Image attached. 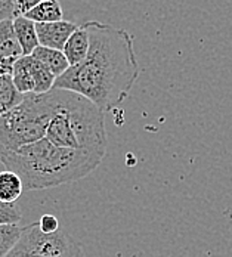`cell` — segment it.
Here are the masks:
<instances>
[{"label":"cell","mask_w":232,"mask_h":257,"mask_svg":"<svg viewBox=\"0 0 232 257\" xmlns=\"http://www.w3.org/2000/svg\"><path fill=\"white\" fill-rule=\"evenodd\" d=\"M90 39L86 59L56 78L53 89L84 96L101 111H111L128 96L139 77L133 37L123 28L84 23Z\"/></svg>","instance_id":"6da1fadb"},{"label":"cell","mask_w":232,"mask_h":257,"mask_svg":"<svg viewBox=\"0 0 232 257\" xmlns=\"http://www.w3.org/2000/svg\"><path fill=\"white\" fill-rule=\"evenodd\" d=\"M103 155L58 147L46 138L0 154V164L17 173L24 192L40 191L86 178L101 164Z\"/></svg>","instance_id":"7a4b0ae2"},{"label":"cell","mask_w":232,"mask_h":257,"mask_svg":"<svg viewBox=\"0 0 232 257\" xmlns=\"http://www.w3.org/2000/svg\"><path fill=\"white\" fill-rule=\"evenodd\" d=\"M53 114L45 138L58 147L105 155L106 128L103 111L84 96L52 89Z\"/></svg>","instance_id":"3957f363"},{"label":"cell","mask_w":232,"mask_h":257,"mask_svg":"<svg viewBox=\"0 0 232 257\" xmlns=\"http://www.w3.org/2000/svg\"><path fill=\"white\" fill-rule=\"evenodd\" d=\"M53 114V93L24 95V101L0 115V154L17 151L45 138Z\"/></svg>","instance_id":"277c9868"},{"label":"cell","mask_w":232,"mask_h":257,"mask_svg":"<svg viewBox=\"0 0 232 257\" xmlns=\"http://www.w3.org/2000/svg\"><path fill=\"white\" fill-rule=\"evenodd\" d=\"M6 257H84L77 241L62 231L46 235L39 229V223L24 226V232Z\"/></svg>","instance_id":"5b68a950"},{"label":"cell","mask_w":232,"mask_h":257,"mask_svg":"<svg viewBox=\"0 0 232 257\" xmlns=\"http://www.w3.org/2000/svg\"><path fill=\"white\" fill-rule=\"evenodd\" d=\"M74 23L70 21H56V23H40L36 24V31H37V37H39V43L40 46L45 48H51V49H58L62 51L67 40L70 39V36L76 31Z\"/></svg>","instance_id":"8992f818"},{"label":"cell","mask_w":232,"mask_h":257,"mask_svg":"<svg viewBox=\"0 0 232 257\" xmlns=\"http://www.w3.org/2000/svg\"><path fill=\"white\" fill-rule=\"evenodd\" d=\"M89 48H90L89 33H87L86 26L83 24V26H78L76 31L70 36V39L67 40L62 52L67 56L70 65L76 67L86 59Z\"/></svg>","instance_id":"52a82bcc"},{"label":"cell","mask_w":232,"mask_h":257,"mask_svg":"<svg viewBox=\"0 0 232 257\" xmlns=\"http://www.w3.org/2000/svg\"><path fill=\"white\" fill-rule=\"evenodd\" d=\"M21 56H24V53L15 33L14 20L0 21V58L17 61Z\"/></svg>","instance_id":"ba28073f"},{"label":"cell","mask_w":232,"mask_h":257,"mask_svg":"<svg viewBox=\"0 0 232 257\" xmlns=\"http://www.w3.org/2000/svg\"><path fill=\"white\" fill-rule=\"evenodd\" d=\"M14 27H15V33H17V37L21 45L24 56L33 55L36 48L40 46L37 31H36V23L28 20L24 15H21L14 20Z\"/></svg>","instance_id":"9c48e42d"},{"label":"cell","mask_w":232,"mask_h":257,"mask_svg":"<svg viewBox=\"0 0 232 257\" xmlns=\"http://www.w3.org/2000/svg\"><path fill=\"white\" fill-rule=\"evenodd\" d=\"M33 58L42 61L52 73L53 76L58 78L61 77L64 73H67V70L71 67L67 56L64 55L62 51L58 49H51V48H45V46H37L36 51L31 55Z\"/></svg>","instance_id":"30bf717a"},{"label":"cell","mask_w":232,"mask_h":257,"mask_svg":"<svg viewBox=\"0 0 232 257\" xmlns=\"http://www.w3.org/2000/svg\"><path fill=\"white\" fill-rule=\"evenodd\" d=\"M24 17H27L31 21H34L36 24L56 23V21H62L64 11H62V6H61L59 0H43L34 9L27 12Z\"/></svg>","instance_id":"8fae6325"},{"label":"cell","mask_w":232,"mask_h":257,"mask_svg":"<svg viewBox=\"0 0 232 257\" xmlns=\"http://www.w3.org/2000/svg\"><path fill=\"white\" fill-rule=\"evenodd\" d=\"M28 61H30L33 80H34V93L43 95V93L51 92L55 86V81H56V77L53 76V73L42 61L33 58L31 55L28 56Z\"/></svg>","instance_id":"7c38bea8"},{"label":"cell","mask_w":232,"mask_h":257,"mask_svg":"<svg viewBox=\"0 0 232 257\" xmlns=\"http://www.w3.org/2000/svg\"><path fill=\"white\" fill-rule=\"evenodd\" d=\"M24 192V185L21 178L11 172L3 170L0 172V201L14 204Z\"/></svg>","instance_id":"4fadbf2b"},{"label":"cell","mask_w":232,"mask_h":257,"mask_svg":"<svg viewBox=\"0 0 232 257\" xmlns=\"http://www.w3.org/2000/svg\"><path fill=\"white\" fill-rule=\"evenodd\" d=\"M11 76H12V81L20 93H23V95L34 93V80H33V74H31L28 56H21L20 59L15 61Z\"/></svg>","instance_id":"5bb4252c"},{"label":"cell","mask_w":232,"mask_h":257,"mask_svg":"<svg viewBox=\"0 0 232 257\" xmlns=\"http://www.w3.org/2000/svg\"><path fill=\"white\" fill-rule=\"evenodd\" d=\"M24 101V95L18 92L15 87L12 76L0 77V115L12 111Z\"/></svg>","instance_id":"9a60e30c"},{"label":"cell","mask_w":232,"mask_h":257,"mask_svg":"<svg viewBox=\"0 0 232 257\" xmlns=\"http://www.w3.org/2000/svg\"><path fill=\"white\" fill-rule=\"evenodd\" d=\"M23 232H24L23 226L14 225V223L0 225V257H6L14 250Z\"/></svg>","instance_id":"2e32d148"},{"label":"cell","mask_w":232,"mask_h":257,"mask_svg":"<svg viewBox=\"0 0 232 257\" xmlns=\"http://www.w3.org/2000/svg\"><path fill=\"white\" fill-rule=\"evenodd\" d=\"M21 210L20 207L9 203H2L0 201V225H8V223H14L18 225V222L21 220Z\"/></svg>","instance_id":"e0dca14e"},{"label":"cell","mask_w":232,"mask_h":257,"mask_svg":"<svg viewBox=\"0 0 232 257\" xmlns=\"http://www.w3.org/2000/svg\"><path fill=\"white\" fill-rule=\"evenodd\" d=\"M21 17L18 6H17V0H0V21H6V20H15Z\"/></svg>","instance_id":"ac0fdd59"},{"label":"cell","mask_w":232,"mask_h":257,"mask_svg":"<svg viewBox=\"0 0 232 257\" xmlns=\"http://www.w3.org/2000/svg\"><path fill=\"white\" fill-rule=\"evenodd\" d=\"M37 223H39V229L46 235H52L59 231V220L53 214H43Z\"/></svg>","instance_id":"d6986e66"},{"label":"cell","mask_w":232,"mask_h":257,"mask_svg":"<svg viewBox=\"0 0 232 257\" xmlns=\"http://www.w3.org/2000/svg\"><path fill=\"white\" fill-rule=\"evenodd\" d=\"M43 0H17V6L21 15H26L31 9H34L37 5H40Z\"/></svg>","instance_id":"ffe728a7"},{"label":"cell","mask_w":232,"mask_h":257,"mask_svg":"<svg viewBox=\"0 0 232 257\" xmlns=\"http://www.w3.org/2000/svg\"><path fill=\"white\" fill-rule=\"evenodd\" d=\"M14 64H15V59H3V58H0V77L12 74Z\"/></svg>","instance_id":"44dd1931"}]
</instances>
